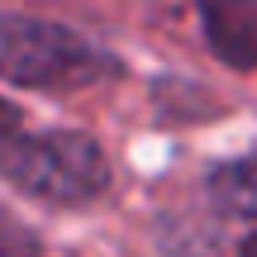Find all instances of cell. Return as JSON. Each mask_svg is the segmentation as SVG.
Returning <instances> with one entry per match:
<instances>
[{
  "label": "cell",
  "instance_id": "5",
  "mask_svg": "<svg viewBox=\"0 0 257 257\" xmlns=\"http://www.w3.org/2000/svg\"><path fill=\"white\" fill-rule=\"evenodd\" d=\"M0 257H43V243L29 224H19L15 214L0 205Z\"/></svg>",
  "mask_w": 257,
  "mask_h": 257
},
{
  "label": "cell",
  "instance_id": "7",
  "mask_svg": "<svg viewBox=\"0 0 257 257\" xmlns=\"http://www.w3.org/2000/svg\"><path fill=\"white\" fill-rule=\"evenodd\" d=\"M238 257H257V233H248V238H243V248H238Z\"/></svg>",
  "mask_w": 257,
  "mask_h": 257
},
{
  "label": "cell",
  "instance_id": "2",
  "mask_svg": "<svg viewBox=\"0 0 257 257\" xmlns=\"http://www.w3.org/2000/svg\"><path fill=\"white\" fill-rule=\"evenodd\" d=\"M0 176L43 205H91L95 195L110 191V162L100 143L76 128L0 143Z\"/></svg>",
  "mask_w": 257,
  "mask_h": 257
},
{
  "label": "cell",
  "instance_id": "4",
  "mask_svg": "<svg viewBox=\"0 0 257 257\" xmlns=\"http://www.w3.org/2000/svg\"><path fill=\"white\" fill-rule=\"evenodd\" d=\"M210 200L229 219H257V157H238L210 172Z\"/></svg>",
  "mask_w": 257,
  "mask_h": 257
},
{
  "label": "cell",
  "instance_id": "3",
  "mask_svg": "<svg viewBox=\"0 0 257 257\" xmlns=\"http://www.w3.org/2000/svg\"><path fill=\"white\" fill-rule=\"evenodd\" d=\"M195 10L214 57L238 72L257 67V0H195Z\"/></svg>",
  "mask_w": 257,
  "mask_h": 257
},
{
  "label": "cell",
  "instance_id": "1",
  "mask_svg": "<svg viewBox=\"0 0 257 257\" xmlns=\"http://www.w3.org/2000/svg\"><path fill=\"white\" fill-rule=\"evenodd\" d=\"M114 72V57L53 19L0 15V76L29 91H86Z\"/></svg>",
  "mask_w": 257,
  "mask_h": 257
},
{
  "label": "cell",
  "instance_id": "6",
  "mask_svg": "<svg viewBox=\"0 0 257 257\" xmlns=\"http://www.w3.org/2000/svg\"><path fill=\"white\" fill-rule=\"evenodd\" d=\"M19 124H24V110H19V105H10L5 95H0V138L19 134Z\"/></svg>",
  "mask_w": 257,
  "mask_h": 257
}]
</instances>
